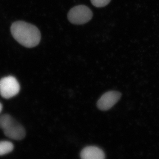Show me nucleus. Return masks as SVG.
<instances>
[{"instance_id": "nucleus-3", "label": "nucleus", "mask_w": 159, "mask_h": 159, "mask_svg": "<svg viewBox=\"0 0 159 159\" xmlns=\"http://www.w3.org/2000/svg\"><path fill=\"white\" fill-rule=\"evenodd\" d=\"M67 17L72 24L83 25L90 20L93 12L87 6L80 5L72 8L68 13Z\"/></svg>"}, {"instance_id": "nucleus-6", "label": "nucleus", "mask_w": 159, "mask_h": 159, "mask_svg": "<svg viewBox=\"0 0 159 159\" xmlns=\"http://www.w3.org/2000/svg\"><path fill=\"white\" fill-rule=\"evenodd\" d=\"M81 159H105L103 151L97 146H87L80 152Z\"/></svg>"}, {"instance_id": "nucleus-7", "label": "nucleus", "mask_w": 159, "mask_h": 159, "mask_svg": "<svg viewBox=\"0 0 159 159\" xmlns=\"http://www.w3.org/2000/svg\"><path fill=\"white\" fill-rule=\"evenodd\" d=\"M13 145L9 141L0 142V156L9 153L13 149Z\"/></svg>"}, {"instance_id": "nucleus-4", "label": "nucleus", "mask_w": 159, "mask_h": 159, "mask_svg": "<svg viewBox=\"0 0 159 159\" xmlns=\"http://www.w3.org/2000/svg\"><path fill=\"white\" fill-rule=\"evenodd\" d=\"M20 90V84L15 77L10 76L0 80V94L3 98H12L16 96Z\"/></svg>"}, {"instance_id": "nucleus-5", "label": "nucleus", "mask_w": 159, "mask_h": 159, "mask_svg": "<svg viewBox=\"0 0 159 159\" xmlns=\"http://www.w3.org/2000/svg\"><path fill=\"white\" fill-rule=\"evenodd\" d=\"M121 93L116 91L107 92L101 96L97 102V107L100 110H108L114 106L120 99Z\"/></svg>"}, {"instance_id": "nucleus-2", "label": "nucleus", "mask_w": 159, "mask_h": 159, "mask_svg": "<svg viewBox=\"0 0 159 159\" xmlns=\"http://www.w3.org/2000/svg\"><path fill=\"white\" fill-rule=\"evenodd\" d=\"M0 128L6 136L13 140H21L25 136V128L10 115L0 117Z\"/></svg>"}, {"instance_id": "nucleus-8", "label": "nucleus", "mask_w": 159, "mask_h": 159, "mask_svg": "<svg viewBox=\"0 0 159 159\" xmlns=\"http://www.w3.org/2000/svg\"><path fill=\"white\" fill-rule=\"evenodd\" d=\"M111 1V0H91V2L95 7L101 8L107 6Z\"/></svg>"}, {"instance_id": "nucleus-9", "label": "nucleus", "mask_w": 159, "mask_h": 159, "mask_svg": "<svg viewBox=\"0 0 159 159\" xmlns=\"http://www.w3.org/2000/svg\"><path fill=\"white\" fill-rule=\"evenodd\" d=\"M2 103L0 102V113L2 111Z\"/></svg>"}, {"instance_id": "nucleus-1", "label": "nucleus", "mask_w": 159, "mask_h": 159, "mask_svg": "<svg viewBox=\"0 0 159 159\" xmlns=\"http://www.w3.org/2000/svg\"><path fill=\"white\" fill-rule=\"evenodd\" d=\"M11 31L14 39L21 45L27 48L36 47L40 41L41 33L36 27L31 24L18 21L13 23Z\"/></svg>"}]
</instances>
